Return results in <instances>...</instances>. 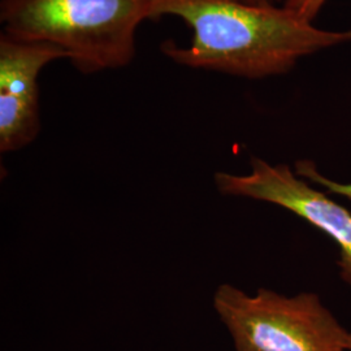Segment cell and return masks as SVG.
Wrapping results in <instances>:
<instances>
[{
    "mask_svg": "<svg viewBox=\"0 0 351 351\" xmlns=\"http://www.w3.org/2000/svg\"><path fill=\"white\" fill-rule=\"evenodd\" d=\"M175 16L191 29L188 47L165 42L175 63L261 80L289 73L316 52L351 42L350 32L319 29L285 5L245 0H152L151 20Z\"/></svg>",
    "mask_w": 351,
    "mask_h": 351,
    "instance_id": "1",
    "label": "cell"
},
{
    "mask_svg": "<svg viewBox=\"0 0 351 351\" xmlns=\"http://www.w3.org/2000/svg\"><path fill=\"white\" fill-rule=\"evenodd\" d=\"M152 0H0L4 34L50 43L82 73L124 68L136 56Z\"/></svg>",
    "mask_w": 351,
    "mask_h": 351,
    "instance_id": "2",
    "label": "cell"
},
{
    "mask_svg": "<svg viewBox=\"0 0 351 351\" xmlns=\"http://www.w3.org/2000/svg\"><path fill=\"white\" fill-rule=\"evenodd\" d=\"M213 308L237 351H348L349 332L316 293L287 297L259 289L250 295L223 284Z\"/></svg>",
    "mask_w": 351,
    "mask_h": 351,
    "instance_id": "3",
    "label": "cell"
},
{
    "mask_svg": "<svg viewBox=\"0 0 351 351\" xmlns=\"http://www.w3.org/2000/svg\"><path fill=\"white\" fill-rule=\"evenodd\" d=\"M213 181L224 195L275 204L323 232L337 245L339 277L351 287V213L323 189L311 186L287 164L256 156L251 158L249 173L217 172Z\"/></svg>",
    "mask_w": 351,
    "mask_h": 351,
    "instance_id": "4",
    "label": "cell"
},
{
    "mask_svg": "<svg viewBox=\"0 0 351 351\" xmlns=\"http://www.w3.org/2000/svg\"><path fill=\"white\" fill-rule=\"evenodd\" d=\"M68 59L59 47L0 36V151L12 152L37 138L39 121L38 78L47 64Z\"/></svg>",
    "mask_w": 351,
    "mask_h": 351,
    "instance_id": "5",
    "label": "cell"
},
{
    "mask_svg": "<svg viewBox=\"0 0 351 351\" xmlns=\"http://www.w3.org/2000/svg\"><path fill=\"white\" fill-rule=\"evenodd\" d=\"M295 173L301 176L302 178L307 180L308 182H313L317 188H322L328 194L339 195L342 198H346L351 202V182H339L333 178H328L323 175L314 162L311 160H298L294 168Z\"/></svg>",
    "mask_w": 351,
    "mask_h": 351,
    "instance_id": "6",
    "label": "cell"
},
{
    "mask_svg": "<svg viewBox=\"0 0 351 351\" xmlns=\"http://www.w3.org/2000/svg\"><path fill=\"white\" fill-rule=\"evenodd\" d=\"M328 1L329 0H287L284 5L297 13L303 20L314 23Z\"/></svg>",
    "mask_w": 351,
    "mask_h": 351,
    "instance_id": "7",
    "label": "cell"
},
{
    "mask_svg": "<svg viewBox=\"0 0 351 351\" xmlns=\"http://www.w3.org/2000/svg\"><path fill=\"white\" fill-rule=\"evenodd\" d=\"M251 4H274V5H284L287 0H245Z\"/></svg>",
    "mask_w": 351,
    "mask_h": 351,
    "instance_id": "8",
    "label": "cell"
},
{
    "mask_svg": "<svg viewBox=\"0 0 351 351\" xmlns=\"http://www.w3.org/2000/svg\"><path fill=\"white\" fill-rule=\"evenodd\" d=\"M348 351H351V332H349V339H348Z\"/></svg>",
    "mask_w": 351,
    "mask_h": 351,
    "instance_id": "9",
    "label": "cell"
}]
</instances>
